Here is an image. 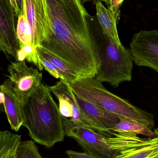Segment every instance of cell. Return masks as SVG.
I'll list each match as a JSON object with an SVG mask.
<instances>
[{"label":"cell","instance_id":"obj_1","mask_svg":"<svg viewBox=\"0 0 158 158\" xmlns=\"http://www.w3.org/2000/svg\"><path fill=\"white\" fill-rule=\"evenodd\" d=\"M53 34L41 47L83 77L94 78L100 67L91 29L92 16L82 0H46Z\"/></svg>","mask_w":158,"mask_h":158},{"label":"cell","instance_id":"obj_2","mask_svg":"<svg viewBox=\"0 0 158 158\" xmlns=\"http://www.w3.org/2000/svg\"><path fill=\"white\" fill-rule=\"evenodd\" d=\"M23 125L33 141L50 148L63 142L66 134L59 107L49 86L41 83L22 106Z\"/></svg>","mask_w":158,"mask_h":158},{"label":"cell","instance_id":"obj_3","mask_svg":"<svg viewBox=\"0 0 158 158\" xmlns=\"http://www.w3.org/2000/svg\"><path fill=\"white\" fill-rule=\"evenodd\" d=\"M91 29L100 67L95 78L118 87L132 78L133 60L130 49L118 48L102 28L97 17L92 16Z\"/></svg>","mask_w":158,"mask_h":158},{"label":"cell","instance_id":"obj_4","mask_svg":"<svg viewBox=\"0 0 158 158\" xmlns=\"http://www.w3.org/2000/svg\"><path fill=\"white\" fill-rule=\"evenodd\" d=\"M74 93L87 102L118 117L135 121L150 129L155 126L154 116L116 95L105 88L95 78L79 77L69 83Z\"/></svg>","mask_w":158,"mask_h":158},{"label":"cell","instance_id":"obj_5","mask_svg":"<svg viewBox=\"0 0 158 158\" xmlns=\"http://www.w3.org/2000/svg\"><path fill=\"white\" fill-rule=\"evenodd\" d=\"M66 135L77 141L83 151L100 158H112L110 136H106L90 128L62 118Z\"/></svg>","mask_w":158,"mask_h":158},{"label":"cell","instance_id":"obj_6","mask_svg":"<svg viewBox=\"0 0 158 158\" xmlns=\"http://www.w3.org/2000/svg\"><path fill=\"white\" fill-rule=\"evenodd\" d=\"M24 13L31 28L32 46L36 49L48 42L53 34L46 0H23Z\"/></svg>","mask_w":158,"mask_h":158},{"label":"cell","instance_id":"obj_7","mask_svg":"<svg viewBox=\"0 0 158 158\" xmlns=\"http://www.w3.org/2000/svg\"><path fill=\"white\" fill-rule=\"evenodd\" d=\"M129 49L136 65L150 68L158 73V30L135 33Z\"/></svg>","mask_w":158,"mask_h":158},{"label":"cell","instance_id":"obj_8","mask_svg":"<svg viewBox=\"0 0 158 158\" xmlns=\"http://www.w3.org/2000/svg\"><path fill=\"white\" fill-rule=\"evenodd\" d=\"M39 70L29 67L26 60L15 61L8 66V79L22 106L31 94L42 83V74Z\"/></svg>","mask_w":158,"mask_h":158},{"label":"cell","instance_id":"obj_9","mask_svg":"<svg viewBox=\"0 0 158 158\" xmlns=\"http://www.w3.org/2000/svg\"><path fill=\"white\" fill-rule=\"evenodd\" d=\"M17 18L9 0H0V48L6 56L16 61L20 49L17 34Z\"/></svg>","mask_w":158,"mask_h":158},{"label":"cell","instance_id":"obj_10","mask_svg":"<svg viewBox=\"0 0 158 158\" xmlns=\"http://www.w3.org/2000/svg\"><path fill=\"white\" fill-rule=\"evenodd\" d=\"M77 103L85 116L87 127L107 136H113L112 130L120 119L97 106L85 101L74 93Z\"/></svg>","mask_w":158,"mask_h":158},{"label":"cell","instance_id":"obj_11","mask_svg":"<svg viewBox=\"0 0 158 158\" xmlns=\"http://www.w3.org/2000/svg\"><path fill=\"white\" fill-rule=\"evenodd\" d=\"M49 88L58 100L62 118L70 119L78 125L88 127L85 116L77 103L69 84L60 80L55 85L49 86Z\"/></svg>","mask_w":158,"mask_h":158},{"label":"cell","instance_id":"obj_12","mask_svg":"<svg viewBox=\"0 0 158 158\" xmlns=\"http://www.w3.org/2000/svg\"><path fill=\"white\" fill-rule=\"evenodd\" d=\"M1 102L12 130L17 132L23 125L22 106L17 96L11 81L6 79L0 86Z\"/></svg>","mask_w":158,"mask_h":158},{"label":"cell","instance_id":"obj_13","mask_svg":"<svg viewBox=\"0 0 158 158\" xmlns=\"http://www.w3.org/2000/svg\"><path fill=\"white\" fill-rule=\"evenodd\" d=\"M112 158H158V135L114 154Z\"/></svg>","mask_w":158,"mask_h":158},{"label":"cell","instance_id":"obj_14","mask_svg":"<svg viewBox=\"0 0 158 158\" xmlns=\"http://www.w3.org/2000/svg\"><path fill=\"white\" fill-rule=\"evenodd\" d=\"M96 11V17L102 26L103 30L115 43L118 48L124 49L119 38L117 29V19L118 15L104 6L102 2L95 4Z\"/></svg>","mask_w":158,"mask_h":158},{"label":"cell","instance_id":"obj_15","mask_svg":"<svg viewBox=\"0 0 158 158\" xmlns=\"http://www.w3.org/2000/svg\"><path fill=\"white\" fill-rule=\"evenodd\" d=\"M35 50L39 57L44 58L55 67L61 75V80L69 84L70 83L80 77L77 71L42 47H37Z\"/></svg>","mask_w":158,"mask_h":158},{"label":"cell","instance_id":"obj_16","mask_svg":"<svg viewBox=\"0 0 158 158\" xmlns=\"http://www.w3.org/2000/svg\"><path fill=\"white\" fill-rule=\"evenodd\" d=\"M112 131L136 135H142L148 138H154L158 135V129L153 131L149 127L137 122L126 119H120L119 122L112 130Z\"/></svg>","mask_w":158,"mask_h":158},{"label":"cell","instance_id":"obj_17","mask_svg":"<svg viewBox=\"0 0 158 158\" xmlns=\"http://www.w3.org/2000/svg\"><path fill=\"white\" fill-rule=\"evenodd\" d=\"M21 136L8 131L0 132V158H17Z\"/></svg>","mask_w":158,"mask_h":158},{"label":"cell","instance_id":"obj_18","mask_svg":"<svg viewBox=\"0 0 158 158\" xmlns=\"http://www.w3.org/2000/svg\"><path fill=\"white\" fill-rule=\"evenodd\" d=\"M17 25V34L20 47L31 45L32 33L31 28L25 13L19 16Z\"/></svg>","mask_w":158,"mask_h":158},{"label":"cell","instance_id":"obj_19","mask_svg":"<svg viewBox=\"0 0 158 158\" xmlns=\"http://www.w3.org/2000/svg\"><path fill=\"white\" fill-rule=\"evenodd\" d=\"M24 60L33 64L40 71H42L44 69L36 52V50L31 45H27L20 47V50L18 53L17 61Z\"/></svg>","mask_w":158,"mask_h":158},{"label":"cell","instance_id":"obj_20","mask_svg":"<svg viewBox=\"0 0 158 158\" xmlns=\"http://www.w3.org/2000/svg\"><path fill=\"white\" fill-rule=\"evenodd\" d=\"M17 158H43L39 153L35 142L32 140L21 141L19 147Z\"/></svg>","mask_w":158,"mask_h":158},{"label":"cell","instance_id":"obj_21","mask_svg":"<svg viewBox=\"0 0 158 158\" xmlns=\"http://www.w3.org/2000/svg\"><path fill=\"white\" fill-rule=\"evenodd\" d=\"M39 58H40L41 63L42 65L43 66L45 69L48 73H49V74L51 76L54 77L55 78L57 79H60V80L62 79L61 75H60L59 72H58L57 69L51 63L48 62L47 60H45V59L42 58V57H39Z\"/></svg>","mask_w":158,"mask_h":158},{"label":"cell","instance_id":"obj_22","mask_svg":"<svg viewBox=\"0 0 158 158\" xmlns=\"http://www.w3.org/2000/svg\"><path fill=\"white\" fill-rule=\"evenodd\" d=\"M66 154L69 158H100L86 152L81 153L73 150H67Z\"/></svg>","mask_w":158,"mask_h":158},{"label":"cell","instance_id":"obj_23","mask_svg":"<svg viewBox=\"0 0 158 158\" xmlns=\"http://www.w3.org/2000/svg\"><path fill=\"white\" fill-rule=\"evenodd\" d=\"M124 0H110L108 8L116 15H119V9Z\"/></svg>","mask_w":158,"mask_h":158},{"label":"cell","instance_id":"obj_24","mask_svg":"<svg viewBox=\"0 0 158 158\" xmlns=\"http://www.w3.org/2000/svg\"><path fill=\"white\" fill-rule=\"evenodd\" d=\"M15 1L18 10L19 16L20 15L24 14V3H23V0H15Z\"/></svg>","mask_w":158,"mask_h":158},{"label":"cell","instance_id":"obj_25","mask_svg":"<svg viewBox=\"0 0 158 158\" xmlns=\"http://www.w3.org/2000/svg\"><path fill=\"white\" fill-rule=\"evenodd\" d=\"M12 6H13V9H14V12L15 14L17 17H18V10L16 2L15 0H9Z\"/></svg>","mask_w":158,"mask_h":158},{"label":"cell","instance_id":"obj_26","mask_svg":"<svg viewBox=\"0 0 158 158\" xmlns=\"http://www.w3.org/2000/svg\"><path fill=\"white\" fill-rule=\"evenodd\" d=\"M93 2L94 3L96 4L97 2H104L108 6H109V3H110V0H87V2Z\"/></svg>","mask_w":158,"mask_h":158},{"label":"cell","instance_id":"obj_27","mask_svg":"<svg viewBox=\"0 0 158 158\" xmlns=\"http://www.w3.org/2000/svg\"><path fill=\"white\" fill-rule=\"evenodd\" d=\"M82 1L84 3L86 2H87V0H82Z\"/></svg>","mask_w":158,"mask_h":158}]
</instances>
